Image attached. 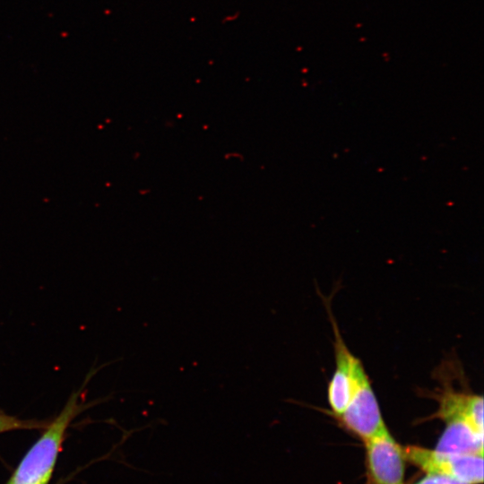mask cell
Listing matches in <instances>:
<instances>
[{
    "label": "cell",
    "instance_id": "7a4b0ae2",
    "mask_svg": "<svg viewBox=\"0 0 484 484\" xmlns=\"http://www.w3.org/2000/svg\"><path fill=\"white\" fill-rule=\"evenodd\" d=\"M406 461L426 474L440 475L463 484L483 482V454L442 452L418 445L403 446Z\"/></svg>",
    "mask_w": 484,
    "mask_h": 484
},
{
    "label": "cell",
    "instance_id": "9c48e42d",
    "mask_svg": "<svg viewBox=\"0 0 484 484\" xmlns=\"http://www.w3.org/2000/svg\"><path fill=\"white\" fill-rule=\"evenodd\" d=\"M414 484H463L459 481L454 480L450 478L434 475V474H426L425 477L415 482Z\"/></svg>",
    "mask_w": 484,
    "mask_h": 484
},
{
    "label": "cell",
    "instance_id": "30bf717a",
    "mask_svg": "<svg viewBox=\"0 0 484 484\" xmlns=\"http://www.w3.org/2000/svg\"><path fill=\"white\" fill-rule=\"evenodd\" d=\"M6 484H10V483L7 482Z\"/></svg>",
    "mask_w": 484,
    "mask_h": 484
},
{
    "label": "cell",
    "instance_id": "3957f363",
    "mask_svg": "<svg viewBox=\"0 0 484 484\" xmlns=\"http://www.w3.org/2000/svg\"><path fill=\"white\" fill-rule=\"evenodd\" d=\"M370 484H404L405 455L386 426L364 441Z\"/></svg>",
    "mask_w": 484,
    "mask_h": 484
},
{
    "label": "cell",
    "instance_id": "52a82bcc",
    "mask_svg": "<svg viewBox=\"0 0 484 484\" xmlns=\"http://www.w3.org/2000/svg\"><path fill=\"white\" fill-rule=\"evenodd\" d=\"M439 407L435 417L442 420L454 417H466L471 424L483 433V398L481 395L466 393L445 388L438 397Z\"/></svg>",
    "mask_w": 484,
    "mask_h": 484
},
{
    "label": "cell",
    "instance_id": "ba28073f",
    "mask_svg": "<svg viewBox=\"0 0 484 484\" xmlns=\"http://www.w3.org/2000/svg\"><path fill=\"white\" fill-rule=\"evenodd\" d=\"M49 419H23L0 412V434L14 430H43Z\"/></svg>",
    "mask_w": 484,
    "mask_h": 484
},
{
    "label": "cell",
    "instance_id": "5b68a950",
    "mask_svg": "<svg viewBox=\"0 0 484 484\" xmlns=\"http://www.w3.org/2000/svg\"><path fill=\"white\" fill-rule=\"evenodd\" d=\"M336 418L346 429L363 442L385 427L377 399L366 372L359 378L346 409Z\"/></svg>",
    "mask_w": 484,
    "mask_h": 484
},
{
    "label": "cell",
    "instance_id": "6da1fadb",
    "mask_svg": "<svg viewBox=\"0 0 484 484\" xmlns=\"http://www.w3.org/2000/svg\"><path fill=\"white\" fill-rule=\"evenodd\" d=\"M97 370L89 372L82 386L74 391L61 411L50 420L38 440L30 446L13 471L10 484H48L72 421L96 401L82 402L85 386Z\"/></svg>",
    "mask_w": 484,
    "mask_h": 484
},
{
    "label": "cell",
    "instance_id": "277c9868",
    "mask_svg": "<svg viewBox=\"0 0 484 484\" xmlns=\"http://www.w3.org/2000/svg\"><path fill=\"white\" fill-rule=\"evenodd\" d=\"M334 333L335 369L328 385V403L335 417L343 412L361 376L366 372L361 361L348 349L331 315Z\"/></svg>",
    "mask_w": 484,
    "mask_h": 484
},
{
    "label": "cell",
    "instance_id": "8992f818",
    "mask_svg": "<svg viewBox=\"0 0 484 484\" xmlns=\"http://www.w3.org/2000/svg\"><path fill=\"white\" fill-rule=\"evenodd\" d=\"M443 433L437 440L436 450L456 454H483V433L463 416H454L444 420Z\"/></svg>",
    "mask_w": 484,
    "mask_h": 484
}]
</instances>
